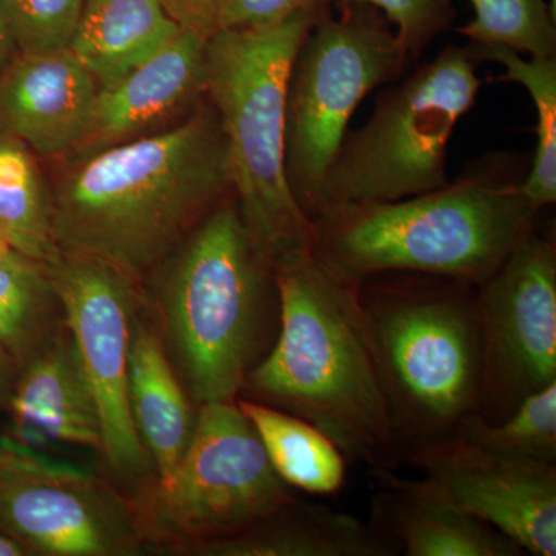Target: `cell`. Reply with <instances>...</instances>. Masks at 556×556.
<instances>
[{
	"label": "cell",
	"mask_w": 556,
	"mask_h": 556,
	"mask_svg": "<svg viewBox=\"0 0 556 556\" xmlns=\"http://www.w3.org/2000/svg\"><path fill=\"white\" fill-rule=\"evenodd\" d=\"M54 243L144 283L232 193L228 139L204 100L170 129L56 161Z\"/></svg>",
	"instance_id": "6da1fadb"
},
{
	"label": "cell",
	"mask_w": 556,
	"mask_h": 556,
	"mask_svg": "<svg viewBox=\"0 0 556 556\" xmlns=\"http://www.w3.org/2000/svg\"><path fill=\"white\" fill-rule=\"evenodd\" d=\"M356 281L313 258L277 274L278 334L240 396L308 420L350 463L396 470L402 459Z\"/></svg>",
	"instance_id": "7a4b0ae2"
},
{
	"label": "cell",
	"mask_w": 556,
	"mask_h": 556,
	"mask_svg": "<svg viewBox=\"0 0 556 556\" xmlns=\"http://www.w3.org/2000/svg\"><path fill=\"white\" fill-rule=\"evenodd\" d=\"M514 177L490 164L422 195L332 208L313 222L314 255L356 283L408 273L479 287L535 228L540 208Z\"/></svg>",
	"instance_id": "3957f363"
},
{
	"label": "cell",
	"mask_w": 556,
	"mask_h": 556,
	"mask_svg": "<svg viewBox=\"0 0 556 556\" xmlns=\"http://www.w3.org/2000/svg\"><path fill=\"white\" fill-rule=\"evenodd\" d=\"M193 404L236 402L260 361L276 277L255 251L233 192L142 283Z\"/></svg>",
	"instance_id": "277c9868"
},
{
	"label": "cell",
	"mask_w": 556,
	"mask_h": 556,
	"mask_svg": "<svg viewBox=\"0 0 556 556\" xmlns=\"http://www.w3.org/2000/svg\"><path fill=\"white\" fill-rule=\"evenodd\" d=\"M327 5L262 27L218 30L206 47V100L228 139L232 192L255 251L274 277L314 257L316 229L285 169V105L292 62Z\"/></svg>",
	"instance_id": "5b68a950"
},
{
	"label": "cell",
	"mask_w": 556,
	"mask_h": 556,
	"mask_svg": "<svg viewBox=\"0 0 556 556\" xmlns=\"http://www.w3.org/2000/svg\"><path fill=\"white\" fill-rule=\"evenodd\" d=\"M477 288L455 278L391 273L358 285L402 459L457 438L478 415L482 334Z\"/></svg>",
	"instance_id": "8992f818"
},
{
	"label": "cell",
	"mask_w": 556,
	"mask_h": 556,
	"mask_svg": "<svg viewBox=\"0 0 556 556\" xmlns=\"http://www.w3.org/2000/svg\"><path fill=\"white\" fill-rule=\"evenodd\" d=\"M481 84L468 47L448 46L382 91L368 123L343 137L313 222L332 208L393 203L447 186L448 141Z\"/></svg>",
	"instance_id": "52a82bcc"
},
{
	"label": "cell",
	"mask_w": 556,
	"mask_h": 556,
	"mask_svg": "<svg viewBox=\"0 0 556 556\" xmlns=\"http://www.w3.org/2000/svg\"><path fill=\"white\" fill-rule=\"evenodd\" d=\"M236 402L199 407L189 447L169 477L150 479L134 506L149 548L179 555L225 540L295 500Z\"/></svg>",
	"instance_id": "ba28073f"
},
{
	"label": "cell",
	"mask_w": 556,
	"mask_h": 556,
	"mask_svg": "<svg viewBox=\"0 0 556 556\" xmlns=\"http://www.w3.org/2000/svg\"><path fill=\"white\" fill-rule=\"evenodd\" d=\"M386 17L362 3L320 14L299 47L285 105V169L292 195L313 222L325 175L362 100L397 78L412 60Z\"/></svg>",
	"instance_id": "9c48e42d"
},
{
	"label": "cell",
	"mask_w": 556,
	"mask_h": 556,
	"mask_svg": "<svg viewBox=\"0 0 556 556\" xmlns=\"http://www.w3.org/2000/svg\"><path fill=\"white\" fill-rule=\"evenodd\" d=\"M0 533L27 555L135 556L149 551L134 501L87 468L0 439Z\"/></svg>",
	"instance_id": "30bf717a"
},
{
	"label": "cell",
	"mask_w": 556,
	"mask_h": 556,
	"mask_svg": "<svg viewBox=\"0 0 556 556\" xmlns=\"http://www.w3.org/2000/svg\"><path fill=\"white\" fill-rule=\"evenodd\" d=\"M47 266L100 413L101 456L121 478L148 477L153 463L131 419L127 393L131 325L144 289L87 255L60 252Z\"/></svg>",
	"instance_id": "8fae6325"
},
{
	"label": "cell",
	"mask_w": 556,
	"mask_h": 556,
	"mask_svg": "<svg viewBox=\"0 0 556 556\" xmlns=\"http://www.w3.org/2000/svg\"><path fill=\"white\" fill-rule=\"evenodd\" d=\"M482 334L478 416L500 422L556 382V248L533 228L477 288Z\"/></svg>",
	"instance_id": "7c38bea8"
},
{
	"label": "cell",
	"mask_w": 556,
	"mask_h": 556,
	"mask_svg": "<svg viewBox=\"0 0 556 556\" xmlns=\"http://www.w3.org/2000/svg\"><path fill=\"white\" fill-rule=\"evenodd\" d=\"M424 495L492 526L527 555H556V464L514 459L463 439L419 450L407 459Z\"/></svg>",
	"instance_id": "4fadbf2b"
},
{
	"label": "cell",
	"mask_w": 556,
	"mask_h": 556,
	"mask_svg": "<svg viewBox=\"0 0 556 556\" xmlns=\"http://www.w3.org/2000/svg\"><path fill=\"white\" fill-rule=\"evenodd\" d=\"M207 39L181 28L148 61L98 90L78 144L64 160L149 137L188 118L206 100Z\"/></svg>",
	"instance_id": "5bb4252c"
},
{
	"label": "cell",
	"mask_w": 556,
	"mask_h": 556,
	"mask_svg": "<svg viewBox=\"0 0 556 556\" xmlns=\"http://www.w3.org/2000/svg\"><path fill=\"white\" fill-rule=\"evenodd\" d=\"M98 90L70 50L17 53L0 72V124L56 163L78 144Z\"/></svg>",
	"instance_id": "9a60e30c"
},
{
	"label": "cell",
	"mask_w": 556,
	"mask_h": 556,
	"mask_svg": "<svg viewBox=\"0 0 556 556\" xmlns=\"http://www.w3.org/2000/svg\"><path fill=\"white\" fill-rule=\"evenodd\" d=\"M17 441L102 450L100 413L68 328L21 368L10 402Z\"/></svg>",
	"instance_id": "2e32d148"
},
{
	"label": "cell",
	"mask_w": 556,
	"mask_h": 556,
	"mask_svg": "<svg viewBox=\"0 0 556 556\" xmlns=\"http://www.w3.org/2000/svg\"><path fill=\"white\" fill-rule=\"evenodd\" d=\"M127 393L131 419L155 467V478H167L189 447L199 412H193L146 298L131 325Z\"/></svg>",
	"instance_id": "e0dca14e"
},
{
	"label": "cell",
	"mask_w": 556,
	"mask_h": 556,
	"mask_svg": "<svg viewBox=\"0 0 556 556\" xmlns=\"http://www.w3.org/2000/svg\"><path fill=\"white\" fill-rule=\"evenodd\" d=\"M382 490L372 497L371 525L407 556H522L492 526L439 503L393 470H376Z\"/></svg>",
	"instance_id": "ac0fdd59"
},
{
	"label": "cell",
	"mask_w": 556,
	"mask_h": 556,
	"mask_svg": "<svg viewBox=\"0 0 556 556\" xmlns=\"http://www.w3.org/2000/svg\"><path fill=\"white\" fill-rule=\"evenodd\" d=\"M189 556H394L399 548L369 522L298 497L239 535L179 552Z\"/></svg>",
	"instance_id": "d6986e66"
},
{
	"label": "cell",
	"mask_w": 556,
	"mask_h": 556,
	"mask_svg": "<svg viewBox=\"0 0 556 556\" xmlns=\"http://www.w3.org/2000/svg\"><path fill=\"white\" fill-rule=\"evenodd\" d=\"M179 30L161 0H86L68 50L104 89L152 58Z\"/></svg>",
	"instance_id": "ffe728a7"
},
{
	"label": "cell",
	"mask_w": 556,
	"mask_h": 556,
	"mask_svg": "<svg viewBox=\"0 0 556 556\" xmlns=\"http://www.w3.org/2000/svg\"><path fill=\"white\" fill-rule=\"evenodd\" d=\"M262 439L278 477L309 495H332L345 485L346 457L308 420L262 402L237 397Z\"/></svg>",
	"instance_id": "44dd1931"
},
{
	"label": "cell",
	"mask_w": 556,
	"mask_h": 556,
	"mask_svg": "<svg viewBox=\"0 0 556 556\" xmlns=\"http://www.w3.org/2000/svg\"><path fill=\"white\" fill-rule=\"evenodd\" d=\"M65 328L64 306L47 263L11 249L0 260V345L21 369Z\"/></svg>",
	"instance_id": "7402d4cb"
},
{
	"label": "cell",
	"mask_w": 556,
	"mask_h": 556,
	"mask_svg": "<svg viewBox=\"0 0 556 556\" xmlns=\"http://www.w3.org/2000/svg\"><path fill=\"white\" fill-rule=\"evenodd\" d=\"M0 232L11 248L47 265L60 255L51 225L50 177L39 156L2 124Z\"/></svg>",
	"instance_id": "603a6c76"
},
{
	"label": "cell",
	"mask_w": 556,
	"mask_h": 556,
	"mask_svg": "<svg viewBox=\"0 0 556 556\" xmlns=\"http://www.w3.org/2000/svg\"><path fill=\"white\" fill-rule=\"evenodd\" d=\"M473 60L495 61L506 68L503 79L521 84L536 109V149L521 190L533 206L556 201V58H532L503 46H468Z\"/></svg>",
	"instance_id": "cb8c5ba5"
},
{
	"label": "cell",
	"mask_w": 556,
	"mask_h": 556,
	"mask_svg": "<svg viewBox=\"0 0 556 556\" xmlns=\"http://www.w3.org/2000/svg\"><path fill=\"white\" fill-rule=\"evenodd\" d=\"M457 438L500 456L555 463L556 382L527 396L500 422L486 424L471 416Z\"/></svg>",
	"instance_id": "d4e9b609"
},
{
	"label": "cell",
	"mask_w": 556,
	"mask_h": 556,
	"mask_svg": "<svg viewBox=\"0 0 556 556\" xmlns=\"http://www.w3.org/2000/svg\"><path fill=\"white\" fill-rule=\"evenodd\" d=\"M473 20L459 28L470 43L503 46L532 58H556V16L547 0H470Z\"/></svg>",
	"instance_id": "484cf974"
},
{
	"label": "cell",
	"mask_w": 556,
	"mask_h": 556,
	"mask_svg": "<svg viewBox=\"0 0 556 556\" xmlns=\"http://www.w3.org/2000/svg\"><path fill=\"white\" fill-rule=\"evenodd\" d=\"M86 0H0V16L17 53L68 50Z\"/></svg>",
	"instance_id": "4316f807"
},
{
	"label": "cell",
	"mask_w": 556,
	"mask_h": 556,
	"mask_svg": "<svg viewBox=\"0 0 556 556\" xmlns=\"http://www.w3.org/2000/svg\"><path fill=\"white\" fill-rule=\"evenodd\" d=\"M380 10L396 31L409 58L415 60L447 30L455 17V0H340Z\"/></svg>",
	"instance_id": "83f0119b"
},
{
	"label": "cell",
	"mask_w": 556,
	"mask_h": 556,
	"mask_svg": "<svg viewBox=\"0 0 556 556\" xmlns=\"http://www.w3.org/2000/svg\"><path fill=\"white\" fill-rule=\"evenodd\" d=\"M329 0H226L218 30L262 27L287 20L299 11L327 5Z\"/></svg>",
	"instance_id": "f1b7e54d"
},
{
	"label": "cell",
	"mask_w": 556,
	"mask_h": 556,
	"mask_svg": "<svg viewBox=\"0 0 556 556\" xmlns=\"http://www.w3.org/2000/svg\"><path fill=\"white\" fill-rule=\"evenodd\" d=\"M226 0H161L164 10L179 27L212 36L218 28Z\"/></svg>",
	"instance_id": "f546056e"
},
{
	"label": "cell",
	"mask_w": 556,
	"mask_h": 556,
	"mask_svg": "<svg viewBox=\"0 0 556 556\" xmlns=\"http://www.w3.org/2000/svg\"><path fill=\"white\" fill-rule=\"evenodd\" d=\"M20 371L16 361L10 356L5 348L0 345V408L10 407Z\"/></svg>",
	"instance_id": "4dcf8cb0"
},
{
	"label": "cell",
	"mask_w": 556,
	"mask_h": 556,
	"mask_svg": "<svg viewBox=\"0 0 556 556\" xmlns=\"http://www.w3.org/2000/svg\"><path fill=\"white\" fill-rule=\"evenodd\" d=\"M16 54V46H14L13 39H11L5 22H3L2 16H0V72L13 61Z\"/></svg>",
	"instance_id": "1f68e13d"
},
{
	"label": "cell",
	"mask_w": 556,
	"mask_h": 556,
	"mask_svg": "<svg viewBox=\"0 0 556 556\" xmlns=\"http://www.w3.org/2000/svg\"><path fill=\"white\" fill-rule=\"evenodd\" d=\"M24 548L20 546V544L14 543L10 538L3 536L0 533V556H24Z\"/></svg>",
	"instance_id": "d6a6232c"
},
{
	"label": "cell",
	"mask_w": 556,
	"mask_h": 556,
	"mask_svg": "<svg viewBox=\"0 0 556 556\" xmlns=\"http://www.w3.org/2000/svg\"><path fill=\"white\" fill-rule=\"evenodd\" d=\"M11 249L13 248L10 247L9 240H7L5 237H3V233L0 232V260L5 257V255L9 254Z\"/></svg>",
	"instance_id": "836d02e7"
},
{
	"label": "cell",
	"mask_w": 556,
	"mask_h": 556,
	"mask_svg": "<svg viewBox=\"0 0 556 556\" xmlns=\"http://www.w3.org/2000/svg\"><path fill=\"white\" fill-rule=\"evenodd\" d=\"M548 5H551L552 13H554V16H556V0H551Z\"/></svg>",
	"instance_id": "e575fe53"
}]
</instances>
